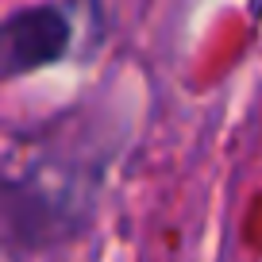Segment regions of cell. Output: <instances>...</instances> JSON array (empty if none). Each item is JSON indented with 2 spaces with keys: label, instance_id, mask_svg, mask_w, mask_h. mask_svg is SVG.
I'll use <instances>...</instances> for the list:
<instances>
[{
  "label": "cell",
  "instance_id": "1",
  "mask_svg": "<svg viewBox=\"0 0 262 262\" xmlns=\"http://www.w3.org/2000/svg\"><path fill=\"white\" fill-rule=\"evenodd\" d=\"M74 27L54 4H27L0 19V81L54 66L70 50Z\"/></svg>",
  "mask_w": 262,
  "mask_h": 262
}]
</instances>
